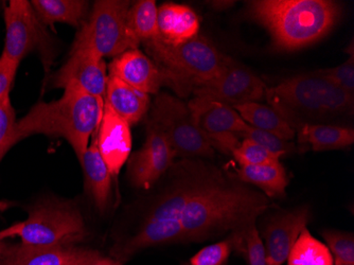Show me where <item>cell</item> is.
Returning <instances> with one entry per match:
<instances>
[{
    "mask_svg": "<svg viewBox=\"0 0 354 265\" xmlns=\"http://www.w3.org/2000/svg\"><path fill=\"white\" fill-rule=\"evenodd\" d=\"M270 206L268 197L260 191L204 168L185 207L180 242H202L225 232H243Z\"/></svg>",
    "mask_w": 354,
    "mask_h": 265,
    "instance_id": "obj_1",
    "label": "cell"
},
{
    "mask_svg": "<svg viewBox=\"0 0 354 265\" xmlns=\"http://www.w3.org/2000/svg\"><path fill=\"white\" fill-rule=\"evenodd\" d=\"M104 113V99L75 89L51 102L39 101L16 122L15 143L32 135L64 138L81 161L91 135L98 131Z\"/></svg>",
    "mask_w": 354,
    "mask_h": 265,
    "instance_id": "obj_2",
    "label": "cell"
},
{
    "mask_svg": "<svg viewBox=\"0 0 354 265\" xmlns=\"http://www.w3.org/2000/svg\"><path fill=\"white\" fill-rule=\"evenodd\" d=\"M248 15L270 32L274 47L293 51L327 35L339 21L341 6L330 0H254Z\"/></svg>",
    "mask_w": 354,
    "mask_h": 265,
    "instance_id": "obj_3",
    "label": "cell"
},
{
    "mask_svg": "<svg viewBox=\"0 0 354 265\" xmlns=\"http://www.w3.org/2000/svg\"><path fill=\"white\" fill-rule=\"evenodd\" d=\"M266 98L270 107L295 131L304 123L353 113L354 95L316 71L290 77L277 86L266 89Z\"/></svg>",
    "mask_w": 354,
    "mask_h": 265,
    "instance_id": "obj_4",
    "label": "cell"
},
{
    "mask_svg": "<svg viewBox=\"0 0 354 265\" xmlns=\"http://www.w3.org/2000/svg\"><path fill=\"white\" fill-rule=\"evenodd\" d=\"M143 44L162 71L164 85L182 98L216 79L232 61L212 42L198 35L178 45H170L159 39Z\"/></svg>",
    "mask_w": 354,
    "mask_h": 265,
    "instance_id": "obj_5",
    "label": "cell"
},
{
    "mask_svg": "<svg viewBox=\"0 0 354 265\" xmlns=\"http://www.w3.org/2000/svg\"><path fill=\"white\" fill-rule=\"evenodd\" d=\"M203 170V165H185V171H180L177 179L160 195L136 234L117 243L111 250V257L124 263L149 247L180 242L185 207Z\"/></svg>",
    "mask_w": 354,
    "mask_h": 265,
    "instance_id": "obj_6",
    "label": "cell"
},
{
    "mask_svg": "<svg viewBox=\"0 0 354 265\" xmlns=\"http://www.w3.org/2000/svg\"><path fill=\"white\" fill-rule=\"evenodd\" d=\"M130 7V1L122 0L95 1L88 21L83 24L75 35L71 53L93 51L104 59L136 49L140 43L127 25Z\"/></svg>",
    "mask_w": 354,
    "mask_h": 265,
    "instance_id": "obj_7",
    "label": "cell"
},
{
    "mask_svg": "<svg viewBox=\"0 0 354 265\" xmlns=\"http://www.w3.org/2000/svg\"><path fill=\"white\" fill-rule=\"evenodd\" d=\"M28 213L17 234L25 244L73 247L86 237L82 214L71 202L47 199L28 208Z\"/></svg>",
    "mask_w": 354,
    "mask_h": 265,
    "instance_id": "obj_8",
    "label": "cell"
},
{
    "mask_svg": "<svg viewBox=\"0 0 354 265\" xmlns=\"http://www.w3.org/2000/svg\"><path fill=\"white\" fill-rule=\"evenodd\" d=\"M150 121L164 133L176 156L212 158L214 149L193 119L188 105L168 93L155 98Z\"/></svg>",
    "mask_w": 354,
    "mask_h": 265,
    "instance_id": "obj_9",
    "label": "cell"
},
{
    "mask_svg": "<svg viewBox=\"0 0 354 265\" xmlns=\"http://www.w3.org/2000/svg\"><path fill=\"white\" fill-rule=\"evenodd\" d=\"M6 42L3 55L21 63L32 53L41 55L48 71L55 57L53 37L39 21L30 1L11 0L5 10Z\"/></svg>",
    "mask_w": 354,
    "mask_h": 265,
    "instance_id": "obj_10",
    "label": "cell"
},
{
    "mask_svg": "<svg viewBox=\"0 0 354 265\" xmlns=\"http://www.w3.org/2000/svg\"><path fill=\"white\" fill-rule=\"evenodd\" d=\"M187 105L212 147L225 154H232L240 145L239 134L248 125L238 111L230 105L204 97H194Z\"/></svg>",
    "mask_w": 354,
    "mask_h": 265,
    "instance_id": "obj_11",
    "label": "cell"
},
{
    "mask_svg": "<svg viewBox=\"0 0 354 265\" xmlns=\"http://www.w3.org/2000/svg\"><path fill=\"white\" fill-rule=\"evenodd\" d=\"M268 87L254 73L230 62L216 79L193 91L194 97H204L234 107L245 103L258 102L266 98Z\"/></svg>",
    "mask_w": 354,
    "mask_h": 265,
    "instance_id": "obj_12",
    "label": "cell"
},
{
    "mask_svg": "<svg viewBox=\"0 0 354 265\" xmlns=\"http://www.w3.org/2000/svg\"><path fill=\"white\" fill-rule=\"evenodd\" d=\"M174 150L154 123L148 121L146 143L129 158V176L136 188L149 190L171 168Z\"/></svg>",
    "mask_w": 354,
    "mask_h": 265,
    "instance_id": "obj_13",
    "label": "cell"
},
{
    "mask_svg": "<svg viewBox=\"0 0 354 265\" xmlns=\"http://www.w3.org/2000/svg\"><path fill=\"white\" fill-rule=\"evenodd\" d=\"M55 89H75L87 95L104 99L106 93V64L93 51L71 53L68 61L51 77Z\"/></svg>",
    "mask_w": 354,
    "mask_h": 265,
    "instance_id": "obj_14",
    "label": "cell"
},
{
    "mask_svg": "<svg viewBox=\"0 0 354 265\" xmlns=\"http://www.w3.org/2000/svg\"><path fill=\"white\" fill-rule=\"evenodd\" d=\"M311 220L308 206L280 211L268 219L262 236L266 253V264L283 265L298 237Z\"/></svg>",
    "mask_w": 354,
    "mask_h": 265,
    "instance_id": "obj_15",
    "label": "cell"
},
{
    "mask_svg": "<svg viewBox=\"0 0 354 265\" xmlns=\"http://www.w3.org/2000/svg\"><path fill=\"white\" fill-rule=\"evenodd\" d=\"M98 150L111 175L117 176L130 158L132 133L130 125L104 102V113L95 137Z\"/></svg>",
    "mask_w": 354,
    "mask_h": 265,
    "instance_id": "obj_16",
    "label": "cell"
},
{
    "mask_svg": "<svg viewBox=\"0 0 354 265\" xmlns=\"http://www.w3.org/2000/svg\"><path fill=\"white\" fill-rule=\"evenodd\" d=\"M109 75L147 95L158 93L164 85V77L158 66L138 48L115 57L109 65Z\"/></svg>",
    "mask_w": 354,
    "mask_h": 265,
    "instance_id": "obj_17",
    "label": "cell"
},
{
    "mask_svg": "<svg viewBox=\"0 0 354 265\" xmlns=\"http://www.w3.org/2000/svg\"><path fill=\"white\" fill-rule=\"evenodd\" d=\"M93 250L79 247L39 246L3 243L0 246V265H71L88 256Z\"/></svg>",
    "mask_w": 354,
    "mask_h": 265,
    "instance_id": "obj_18",
    "label": "cell"
},
{
    "mask_svg": "<svg viewBox=\"0 0 354 265\" xmlns=\"http://www.w3.org/2000/svg\"><path fill=\"white\" fill-rule=\"evenodd\" d=\"M157 27L160 41L178 45L198 37L201 21L188 6L167 3L157 9Z\"/></svg>",
    "mask_w": 354,
    "mask_h": 265,
    "instance_id": "obj_19",
    "label": "cell"
},
{
    "mask_svg": "<svg viewBox=\"0 0 354 265\" xmlns=\"http://www.w3.org/2000/svg\"><path fill=\"white\" fill-rule=\"evenodd\" d=\"M104 102L129 125L139 122L150 107V97L109 75Z\"/></svg>",
    "mask_w": 354,
    "mask_h": 265,
    "instance_id": "obj_20",
    "label": "cell"
},
{
    "mask_svg": "<svg viewBox=\"0 0 354 265\" xmlns=\"http://www.w3.org/2000/svg\"><path fill=\"white\" fill-rule=\"evenodd\" d=\"M80 163L84 170L87 190L91 192L95 207L100 212H104L111 199V174L99 152L95 138Z\"/></svg>",
    "mask_w": 354,
    "mask_h": 265,
    "instance_id": "obj_21",
    "label": "cell"
},
{
    "mask_svg": "<svg viewBox=\"0 0 354 265\" xmlns=\"http://www.w3.org/2000/svg\"><path fill=\"white\" fill-rule=\"evenodd\" d=\"M296 133L298 143L310 145L315 152L342 150L354 143L353 129L341 125L304 123Z\"/></svg>",
    "mask_w": 354,
    "mask_h": 265,
    "instance_id": "obj_22",
    "label": "cell"
},
{
    "mask_svg": "<svg viewBox=\"0 0 354 265\" xmlns=\"http://www.w3.org/2000/svg\"><path fill=\"white\" fill-rule=\"evenodd\" d=\"M236 179L261 189L268 199L284 197L288 185V173L280 161L260 165H240Z\"/></svg>",
    "mask_w": 354,
    "mask_h": 265,
    "instance_id": "obj_23",
    "label": "cell"
},
{
    "mask_svg": "<svg viewBox=\"0 0 354 265\" xmlns=\"http://www.w3.org/2000/svg\"><path fill=\"white\" fill-rule=\"evenodd\" d=\"M31 6L45 26L63 23L82 27L88 10V3L83 0H33Z\"/></svg>",
    "mask_w": 354,
    "mask_h": 265,
    "instance_id": "obj_24",
    "label": "cell"
},
{
    "mask_svg": "<svg viewBox=\"0 0 354 265\" xmlns=\"http://www.w3.org/2000/svg\"><path fill=\"white\" fill-rule=\"evenodd\" d=\"M241 118L254 129L268 131L284 140L295 138L296 131L281 116L268 105L258 102L245 103L234 107Z\"/></svg>",
    "mask_w": 354,
    "mask_h": 265,
    "instance_id": "obj_25",
    "label": "cell"
},
{
    "mask_svg": "<svg viewBox=\"0 0 354 265\" xmlns=\"http://www.w3.org/2000/svg\"><path fill=\"white\" fill-rule=\"evenodd\" d=\"M286 260L288 265H334L327 245L314 238L308 227L301 231Z\"/></svg>",
    "mask_w": 354,
    "mask_h": 265,
    "instance_id": "obj_26",
    "label": "cell"
},
{
    "mask_svg": "<svg viewBox=\"0 0 354 265\" xmlns=\"http://www.w3.org/2000/svg\"><path fill=\"white\" fill-rule=\"evenodd\" d=\"M156 3L153 0H140L131 5L127 14V25L139 43L158 39Z\"/></svg>",
    "mask_w": 354,
    "mask_h": 265,
    "instance_id": "obj_27",
    "label": "cell"
},
{
    "mask_svg": "<svg viewBox=\"0 0 354 265\" xmlns=\"http://www.w3.org/2000/svg\"><path fill=\"white\" fill-rule=\"evenodd\" d=\"M244 231L232 232L227 239L204 247L186 265H227L230 255L234 250H238L242 254Z\"/></svg>",
    "mask_w": 354,
    "mask_h": 265,
    "instance_id": "obj_28",
    "label": "cell"
},
{
    "mask_svg": "<svg viewBox=\"0 0 354 265\" xmlns=\"http://www.w3.org/2000/svg\"><path fill=\"white\" fill-rule=\"evenodd\" d=\"M239 137L243 139H250L254 143L263 147L266 150L270 151L272 154L277 156L278 158L291 154L295 151V145L291 141L284 140L276 135L270 134L268 131L254 129L250 125H246L243 131H241Z\"/></svg>",
    "mask_w": 354,
    "mask_h": 265,
    "instance_id": "obj_29",
    "label": "cell"
},
{
    "mask_svg": "<svg viewBox=\"0 0 354 265\" xmlns=\"http://www.w3.org/2000/svg\"><path fill=\"white\" fill-rule=\"evenodd\" d=\"M323 237L333 256L334 263L354 264L353 234L345 231L325 230Z\"/></svg>",
    "mask_w": 354,
    "mask_h": 265,
    "instance_id": "obj_30",
    "label": "cell"
},
{
    "mask_svg": "<svg viewBox=\"0 0 354 265\" xmlns=\"http://www.w3.org/2000/svg\"><path fill=\"white\" fill-rule=\"evenodd\" d=\"M232 155L240 165H260L280 161V158L272 154L270 151L250 139H244L240 143Z\"/></svg>",
    "mask_w": 354,
    "mask_h": 265,
    "instance_id": "obj_31",
    "label": "cell"
},
{
    "mask_svg": "<svg viewBox=\"0 0 354 265\" xmlns=\"http://www.w3.org/2000/svg\"><path fill=\"white\" fill-rule=\"evenodd\" d=\"M316 73L344 91L354 95V53H350V57L341 65L333 68L323 69Z\"/></svg>",
    "mask_w": 354,
    "mask_h": 265,
    "instance_id": "obj_32",
    "label": "cell"
},
{
    "mask_svg": "<svg viewBox=\"0 0 354 265\" xmlns=\"http://www.w3.org/2000/svg\"><path fill=\"white\" fill-rule=\"evenodd\" d=\"M16 116L11 103H0V161L15 143Z\"/></svg>",
    "mask_w": 354,
    "mask_h": 265,
    "instance_id": "obj_33",
    "label": "cell"
},
{
    "mask_svg": "<svg viewBox=\"0 0 354 265\" xmlns=\"http://www.w3.org/2000/svg\"><path fill=\"white\" fill-rule=\"evenodd\" d=\"M242 254L245 256L248 265L266 264V253L263 241L256 224H252L244 231V244Z\"/></svg>",
    "mask_w": 354,
    "mask_h": 265,
    "instance_id": "obj_34",
    "label": "cell"
},
{
    "mask_svg": "<svg viewBox=\"0 0 354 265\" xmlns=\"http://www.w3.org/2000/svg\"><path fill=\"white\" fill-rule=\"evenodd\" d=\"M19 64L5 55H0V103L8 104L10 100V91L15 80Z\"/></svg>",
    "mask_w": 354,
    "mask_h": 265,
    "instance_id": "obj_35",
    "label": "cell"
},
{
    "mask_svg": "<svg viewBox=\"0 0 354 265\" xmlns=\"http://www.w3.org/2000/svg\"><path fill=\"white\" fill-rule=\"evenodd\" d=\"M19 228H21V222L15 223L8 228L0 230V246L5 242L6 239L12 238V237L17 236Z\"/></svg>",
    "mask_w": 354,
    "mask_h": 265,
    "instance_id": "obj_36",
    "label": "cell"
},
{
    "mask_svg": "<svg viewBox=\"0 0 354 265\" xmlns=\"http://www.w3.org/2000/svg\"><path fill=\"white\" fill-rule=\"evenodd\" d=\"M91 265H123V262L113 258V257H102L95 259Z\"/></svg>",
    "mask_w": 354,
    "mask_h": 265,
    "instance_id": "obj_37",
    "label": "cell"
},
{
    "mask_svg": "<svg viewBox=\"0 0 354 265\" xmlns=\"http://www.w3.org/2000/svg\"><path fill=\"white\" fill-rule=\"evenodd\" d=\"M100 256V253L97 252V250H93L88 256H86L85 258L81 259V260L77 261V262L73 263V264L71 265H91L95 259L99 258Z\"/></svg>",
    "mask_w": 354,
    "mask_h": 265,
    "instance_id": "obj_38",
    "label": "cell"
},
{
    "mask_svg": "<svg viewBox=\"0 0 354 265\" xmlns=\"http://www.w3.org/2000/svg\"><path fill=\"white\" fill-rule=\"evenodd\" d=\"M232 3L230 1H212V7L216 10H224L230 8Z\"/></svg>",
    "mask_w": 354,
    "mask_h": 265,
    "instance_id": "obj_39",
    "label": "cell"
},
{
    "mask_svg": "<svg viewBox=\"0 0 354 265\" xmlns=\"http://www.w3.org/2000/svg\"><path fill=\"white\" fill-rule=\"evenodd\" d=\"M334 265H354V264H339V263H334Z\"/></svg>",
    "mask_w": 354,
    "mask_h": 265,
    "instance_id": "obj_40",
    "label": "cell"
}]
</instances>
